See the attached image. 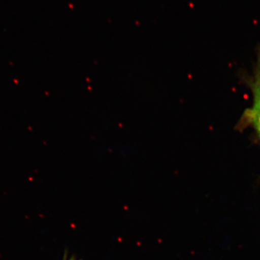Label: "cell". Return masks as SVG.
<instances>
[{
	"instance_id": "cell-1",
	"label": "cell",
	"mask_w": 260,
	"mask_h": 260,
	"mask_svg": "<svg viewBox=\"0 0 260 260\" xmlns=\"http://www.w3.org/2000/svg\"><path fill=\"white\" fill-rule=\"evenodd\" d=\"M248 85L252 94V105L244 112L243 122L246 126L252 127L260 140V47L254 71L248 80Z\"/></svg>"
}]
</instances>
